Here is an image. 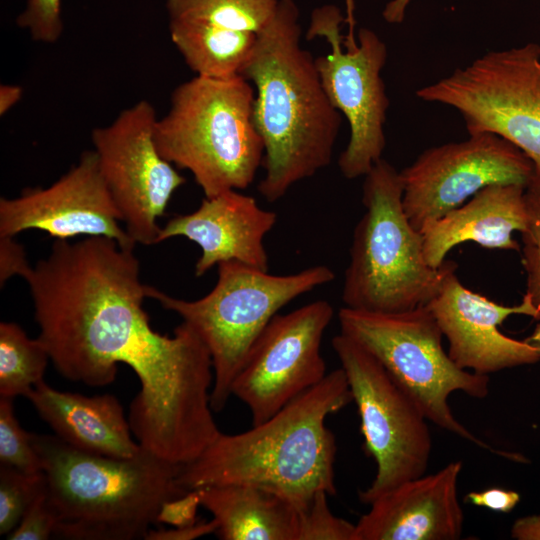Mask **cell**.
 Wrapping results in <instances>:
<instances>
[{
    "mask_svg": "<svg viewBox=\"0 0 540 540\" xmlns=\"http://www.w3.org/2000/svg\"><path fill=\"white\" fill-rule=\"evenodd\" d=\"M23 278L38 338L63 377L103 387L114 382L118 363L135 372L140 390L128 421L144 449L185 465L221 433L210 402V353L185 322L173 336L152 328L133 249L99 236L55 240Z\"/></svg>",
    "mask_w": 540,
    "mask_h": 540,
    "instance_id": "6da1fadb",
    "label": "cell"
},
{
    "mask_svg": "<svg viewBox=\"0 0 540 540\" xmlns=\"http://www.w3.org/2000/svg\"><path fill=\"white\" fill-rule=\"evenodd\" d=\"M351 402L340 367L266 421L237 434L221 432L197 458L182 465L177 484L186 491L255 486L285 498L301 512L318 492H337V446L326 418Z\"/></svg>",
    "mask_w": 540,
    "mask_h": 540,
    "instance_id": "7a4b0ae2",
    "label": "cell"
},
{
    "mask_svg": "<svg viewBox=\"0 0 540 540\" xmlns=\"http://www.w3.org/2000/svg\"><path fill=\"white\" fill-rule=\"evenodd\" d=\"M300 40L299 9L294 0H280L241 72L255 89L253 120L265 170L257 189L268 202L330 164L341 125L315 58Z\"/></svg>",
    "mask_w": 540,
    "mask_h": 540,
    "instance_id": "3957f363",
    "label": "cell"
},
{
    "mask_svg": "<svg viewBox=\"0 0 540 540\" xmlns=\"http://www.w3.org/2000/svg\"><path fill=\"white\" fill-rule=\"evenodd\" d=\"M30 436L57 538L145 539L163 503L188 492L177 484L182 465L142 446L134 457L120 459L80 451L56 435Z\"/></svg>",
    "mask_w": 540,
    "mask_h": 540,
    "instance_id": "277c9868",
    "label": "cell"
},
{
    "mask_svg": "<svg viewBox=\"0 0 540 540\" xmlns=\"http://www.w3.org/2000/svg\"><path fill=\"white\" fill-rule=\"evenodd\" d=\"M254 99L253 85L241 75H196L174 89L168 112L156 122L160 154L190 171L207 198L246 189L263 163Z\"/></svg>",
    "mask_w": 540,
    "mask_h": 540,
    "instance_id": "5b68a950",
    "label": "cell"
},
{
    "mask_svg": "<svg viewBox=\"0 0 540 540\" xmlns=\"http://www.w3.org/2000/svg\"><path fill=\"white\" fill-rule=\"evenodd\" d=\"M403 181L381 158L365 175L362 202L345 271V307L375 313H397L426 305L440 290L456 263L429 266L423 239L403 208Z\"/></svg>",
    "mask_w": 540,
    "mask_h": 540,
    "instance_id": "8992f818",
    "label": "cell"
},
{
    "mask_svg": "<svg viewBox=\"0 0 540 540\" xmlns=\"http://www.w3.org/2000/svg\"><path fill=\"white\" fill-rule=\"evenodd\" d=\"M218 279L204 297L188 301L145 285L146 297L175 312L206 345L212 360L211 407L226 406L234 379L254 343L277 312L295 298L335 279L325 265H316L289 275L237 261L217 265Z\"/></svg>",
    "mask_w": 540,
    "mask_h": 540,
    "instance_id": "52a82bcc",
    "label": "cell"
},
{
    "mask_svg": "<svg viewBox=\"0 0 540 540\" xmlns=\"http://www.w3.org/2000/svg\"><path fill=\"white\" fill-rule=\"evenodd\" d=\"M340 332L358 341L385 367L415 401L427 420L479 448L503 457L512 455L475 436L454 416L448 403L454 392L483 399L489 375L458 367L443 348V333L426 305L397 313H375L343 307Z\"/></svg>",
    "mask_w": 540,
    "mask_h": 540,
    "instance_id": "ba28073f",
    "label": "cell"
},
{
    "mask_svg": "<svg viewBox=\"0 0 540 540\" xmlns=\"http://www.w3.org/2000/svg\"><path fill=\"white\" fill-rule=\"evenodd\" d=\"M456 109L471 134L494 133L533 164L526 192L540 197V45L490 51L464 68L416 91Z\"/></svg>",
    "mask_w": 540,
    "mask_h": 540,
    "instance_id": "9c48e42d",
    "label": "cell"
},
{
    "mask_svg": "<svg viewBox=\"0 0 540 540\" xmlns=\"http://www.w3.org/2000/svg\"><path fill=\"white\" fill-rule=\"evenodd\" d=\"M332 347L347 377L360 417L363 448L377 470L359 491L362 503L425 474L432 452L428 420L415 401L363 345L340 332Z\"/></svg>",
    "mask_w": 540,
    "mask_h": 540,
    "instance_id": "30bf717a",
    "label": "cell"
},
{
    "mask_svg": "<svg viewBox=\"0 0 540 540\" xmlns=\"http://www.w3.org/2000/svg\"><path fill=\"white\" fill-rule=\"evenodd\" d=\"M343 22L345 18L335 5L316 8L306 38H324L331 47L330 53L315 58V63L327 97L349 123L350 137L338 167L345 178L355 179L365 176L382 158L386 144L389 99L381 71L387 48L368 28L359 29L357 41H347L341 33Z\"/></svg>",
    "mask_w": 540,
    "mask_h": 540,
    "instance_id": "8fae6325",
    "label": "cell"
},
{
    "mask_svg": "<svg viewBox=\"0 0 540 540\" xmlns=\"http://www.w3.org/2000/svg\"><path fill=\"white\" fill-rule=\"evenodd\" d=\"M157 120L153 105L140 100L121 111L111 124L91 133L100 173L121 222L136 243L147 246L157 244L158 219L186 182L157 149Z\"/></svg>",
    "mask_w": 540,
    "mask_h": 540,
    "instance_id": "7c38bea8",
    "label": "cell"
},
{
    "mask_svg": "<svg viewBox=\"0 0 540 540\" xmlns=\"http://www.w3.org/2000/svg\"><path fill=\"white\" fill-rule=\"evenodd\" d=\"M531 160L508 140L489 132L461 142L425 150L401 172L403 208L412 226L421 230L494 184L527 188Z\"/></svg>",
    "mask_w": 540,
    "mask_h": 540,
    "instance_id": "4fadbf2b",
    "label": "cell"
},
{
    "mask_svg": "<svg viewBox=\"0 0 540 540\" xmlns=\"http://www.w3.org/2000/svg\"><path fill=\"white\" fill-rule=\"evenodd\" d=\"M334 315L326 300H316L275 315L251 348L233 381L231 393L258 425L321 382L326 364L321 341Z\"/></svg>",
    "mask_w": 540,
    "mask_h": 540,
    "instance_id": "5bb4252c",
    "label": "cell"
},
{
    "mask_svg": "<svg viewBox=\"0 0 540 540\" xmlns=\"http://www.w3.org/2000/svg\"><path fill=\"white\" fill-rule=\"evenodd\" d=\"M120 213L100 173L95 151L46 188H28L20 196L0 199V236L40 230L55 240L75 236L107 237L122 248L136 242L123 229Z\"/></svg>",
    "mask_w": 540,
    "mask_h": 540,
    "instance_id": "9a60e30c",
    "label": "cell"
},
{
    "mask_svg": "<svg viewBox=\"0 0 540 540\" xmlns=\"http://www.w3.org/2000/svg\"><path fill=\"white\" fill-rule=\"evenodd\" d=\"M426 307L448 341L449 357L461 369L489 375L540 361L534 345L508 337L498 328L515 314L540 319V310L526 293L518 305L498 304L467 289L453 270Z\"/></svg>",
    "mask_w": 540,
    "mask_h": 540,
    "instance_id": "2e32d148",
    "label": "cell"
},
{
    "mask_svg": "<svg viewBox=\"0 0 540 540\" xmlns=\"http://www.w3.org/2000/svg\"><path fill=\"white\" fill-rule=\"evenodd\" d=\"M462 462L408 480L376 498L353 540H457L464 513L458 497Z\"/></svg>",
    "mask_w": 540,
    "mask_h": 540,
    "instance_id": "e0dca14e",
    "label": "cell"
},
{
    "mask_svg": "<svg viewBox=\"0 0 540 540\" xmlns=\"http://www.w3.org/2000/svg\"><path fill=\"white\" fill-rule=\"evenodd\" d=\"M276 221L277 214L261 208L254 197L229 190L205 197L194 212L172 217L161 227L157 243L176 236L195 242L201 249L197 277L226 261L268 271L264 237Z\"/></svg>",
    "mask_w": 540,
    "mask_h": 540,
    "instance_id": "ac0fdd59",
    "label": "cell"
},
{
    "mask_svg": "<svg viewBox=\"0 0 540 540\" xmlns=\"http://www.w3.org/2000/svg\"><path fill=\"white\" fill-rule=\"evenodd\" d=\"M525 191L522 185H489L425 226L421 234L426 263L440 267L453 247L467 241L490 249L519 250L513 232L522 233L527 225Z\"/></svg>",
    "mask_w": 540,
    "mask_h": 540,
    "instance_id": "d6986e66",
    "label": "cell"
},
{
    "mask_svg": "<svg viewBox=\"0 0 540 540\" xmlns=\"http://www.w3.org/2000/svg\"><path fill=\"white\" fill-rule=\"evenodd\" d=\"M25 397L54 435L80 451L125 459L141 450L131 436L119 400L112 394L87 397L56 390L42 380Z\"/></svg>",
    "mask_w": 540,
    "mask_h": 540,
    "instance_id": "ffe728a7",
    "label": "cell"
},
{
    "mask_svg": "<svg viewBox=\"0 0 540 540\" xmlns=\"http://www.w3.org/2000/svg\"><path fill=\"white\" fill-rule=\"evenodd\" d=\"M222 540H298L300 511L285 498L250 485L197 490Z\"/></svg>",
    "mask_w": 540,
    "mask_h": 540,
    "instance_id": "44dd1931",
    "label": "cell"
},
{
    "mask_svg": "<svg viewBox=\"0 0 540 540\" xmlns=\"http://www.w3.org/2000/svg\"><path fill=\"white\" fill-rule=\"evenodd\" d=\"M169 31L187 66L197 76L209 78L241 75L259 36L185 19H169Z\"/></svg>",
    "mask_w": 540,
    "mask_h": 540,
    "instance_id": "7402d4cb",
    "label": "cell"
},
{
    "mask_svg": "<svg viewBox=\"0 0 540 540\" xmlns=\"http://www.w3.org/2000/svg\"><path fill=\"white\" fill-rule=\"evenodd\" d=\"M49 360L39 338H29L14 322L0 323V397L25 396L44 380Z\"/></svg>",
    "mask_w": 540,
    "mask_h": 540,
    "instance_id": "603a6c76",
    "label": "cell"
},
{
    "mask_svg": "<svg viewBox=\"0 0 540 540\" xmlns=\"http://www.w3.org/2000/svg\"><path fill=\"white\" fill-rule=\"evenodd\" d=\"M280 0H167L169 19L200 21L259 35L273 20Z\"/></svg>",
    "mask_w": 540,
    "mask_h": 540,
    "instance_id": "cb8c5ba5",
    "label": "cell"
},
{
    "mask_svg": "<svg viewBox=\"0 0 540 540\" xmlns=\"http://www.w3.org/2000/svg\"><path fill=\"white\" fill-rule=\"evenodd\" d=\"M45 488L44 473L30 475L0 465L1 535H8L16 528L28 507Z\"/></svg>",
    "mask_w": 540,
    "mask_h": 540,
    "instance_id": "d4e9b609",
    "label": "cell"
},
{
    "mask_svg": "<svg viewBox=\"0 0 540 540\" xmlns=\"http://www.w3.org/2000/svg\"><path fill=\"white\" fill-rule=\"evenodd\" d=\"M0 465L30 475L43 473L39 456L31 442L30 432L21 427L15 416L13 399L2 397H0Z\"/></svg>",
    "mask_w": 540,
    "mask_h": 540,
    "instance_id": "484cf974",
    "label": "cell"
},
{
    "mask_svg": "<svg viewBox=\"0 0 540 540\" xmlns=\"http://www.w3.org/2000/svg\"><path fill=\"white\" fill-rule=\"evenodd\" d=\"M328 496L324 491L318 492L300 512L298 540H353L355 524L331 512Z\"/></svg>",
    "mask_w": 540,
    "mask_h": 540,
    "instance_id": "4316f807",
    "label": "cell"
},
{
    "mask_svg": "<svg viewBox=\"0 0 540 540\" xmlns=\"http://www.w3.org/2000/svg\"><path fill=\"white\" fill-rule=\"evenodd\" d=\"M527 225L522 232L523 266L526 272V294L540 310V197L525 191Z\"/></svg>",
    "mask_w": 540,
    "mask_h": 540,
    "instance_id": "83f0119b",
    "label": "cell"
},
{
    "mask_svg": "<svg viewBox=\"0 0 540 540\" xmlns=\"http://www.w3.org/2000/svg\"><path fill=\"white\" fill-rule=\"evenodd\" d=\"M16 23L27 30L33 40L55 43L63 31L61 0H27Z\"/></svg>",
    "mask_w": 540,
    "mask_h": 540,
    "instance_id": "f1b7e54d",
    "label": "cell"
},
{
    "mask_svg": "<svg viewBox=\"0 0 540 540\" xmlns=\"http://www.w3.org/2000/svg\"><path fill=\"white\" fill-rule=\"evenodd\" d=\"M56 519L47 499L41 492L22 516L16 528L7 535L9 540H47L54 535Z\"/></svg>",
    "mask_w": 540,
    "mask_h": 540,
    "instance_id": "f546056e",
    "label": "cell"
},
{
    "mask_svg": "<svg viewBox=\"0 0 540 540\" xmlns=\"http://www.w3.org/2000/svg\"><path fill=\"white\" fill-rule=\"evenodd\" d=\"M201 506L197 490L188 491L186 494L168 500L160 508L156 523L169 524L172 527L193 525L197 519V509Z\"/></svg>",
    "mask_w": 540,
    "mask_h": 540,
    "instance_id": "4dcf8cb0",
    "label": "cell"
},
{
    "mask_svg": "<svg viewBox=\"0 0 540 540\" xmlns=\"http://www.w3.org/2000/svg\"><path fill=\"white\" fill-rule=\"evenodd\" d=\"M31 265L28 263L22 245L11 236H0V285L12 276L24 277Z\"/></svg>",
    "mask_w": 540,
    "mask_h": 540,
    "instance_id": "1f68e13d",
    "label": "cell"
},
{
    "mask_svg": "<svg viewBox=\"0 0 540 540\" xmlns=\"http://www.w3.org/2000/svg\"><path fill=\"white\" fill-rule=\"evenodd\" d=\"M465 501L494 512L509 513L518 505L520 495L513 490L491 487L482 491L469 492Z\"/></svg>",
    "mask_w": 540,
    "mask_h": 540,
    "instance_id": "d6a6232c",
    "label": "cell"
},
{
    "mask_svg": "<svg viewBox=\"0 0 540 540\" xmlns=\"http://www.w3.org/2000/svg\"><path fill=\"white\" fill-rule=\"evenodd\" d=\"M216 529L217 522L212 518L210 521H198L193 525L183 527L151 528L145 540H192L215 533Z\"/></svg>",
    "mask_w": 540,
    "mask_h": 540,
    "instance_id": "836d02e7",
    "label": "cell"
},
{
    "mask_svg": "<svg viewBox=\"0 0 540 540\" xmlns=\"http://www.w3.org/2000/svg\"><path fill=\"white\" fill-rule=\"evenodd\" d=\"M510 536L516 540H540V515L518 518L511 527Z\"/></svg>",
    "mask_w": 540,
    "mask_h": 540,
    "instance_id": "e575fe53",
    "label": "cell"
},
{
    "mask_svg": "<svg viewBox=\"0 0 540 540\" xmlns=\"http://www.w3.org/2000/svg\"><path fill=\"white\" fill-rule=\"evenodd\" d=\"M23 89L15 84H2L0 86V115L6 114L22 98Z\"/></svg>",
    "mask_w": 540,
    "mask_h": 540,
    "instance_id": "d590c367",
    "label": "cell"
},
{
    "mask_svg": "<svg viewBox=\"0 0 540 540\" xmlns=\"http://www.w3.org/2000/svg\"><path fill=\"white\" fill-rule=\"evenodd\" d=\"M412 0H391L383 9L382 16L384 20L391 24L403 22L407 7Z\"/></svg>",
    "mask_w": 540,
    "mask_h": 540,
    "instance_id": "8d00e7d4",
    "label": "cell"
},
{
    "mask_svg": "<svg viewBox=\"0 0 540 540\" xmlns=\"http://www.w3.org/2000/svg\"><path fill=\"white\" fill-rule=\"evenodd\" d=\"M346 5V17L345 23L349 25V33H354V0H345Z\"/></svg>",
    "mask_w": 540,
    "mask_h": 540,
    "instance_id": "74e56055",
    "label": "cell"
},
{
    "mask_svg": "<svg viewBox=\"0 0 540 540\" xmlns=\"http://www.w3.org/2000/svg\"><path fill=\"white\" fill-rule=\"evenodd\" d=\"M526 341L534 345L540 353V321L537 323L532 334L526 339Z\"/></svg>",
    "mask_w": 540,
    "mask_h": 540,
    "instance_id": "f35d334b",
    "label": "cell"
}]
</instances>
